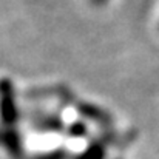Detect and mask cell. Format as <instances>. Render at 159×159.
<instances>
[{
    "label": "cell",
    "mask_w": 159,
    "mask_h": 159,
    "mask_svg": "<svg viewBox=\"0 0 159 159\" xmlns=\"http://www.w3.org/2000/svg\"><path fill=\"white\" fill-rule=\"evenodd\" d=\"M2 141H3V145L5 148L16 158L20 156L22 153V142H20V138L17 134V131L11 127V128H5L3 134H2Z\"/></svg>",
    "instance_id": "obj_2"
},
{
    "label": "cell",
    "mask_w": 159,
    "mask_h": 159,
    "mask_svg": "<svg viewBox=\"0 0 159 159\" xmlns=\"http://www.w3.org/2000/svg\"><path fill=\"white\" fill-rule=\"evenodd\" d=\"M2 93H3V102H2V117H3V122L6 125H11L17 120V116H19V111H17V107L14 102V94H12V88L8 85V80H3V87H2Z\"/></svg>",
    "instance_id": "obj_1"
},
{
    "label": "cell",
    "mask_w": 159,
    "mask_h": 159,
    "mask_svg": "<svg viewBox=\"0 0 159 159\" xmlns=\"http://www.w3.org/2000/svg\"><path fill=\"white\" fill-rule=\"evenodd\" d=\"M79 111L85 116V117H90V119H94L96 122H110L108 120V116L107 113L101 111L99 108L91 105H80L79 107Z\"/></svg>",
    "instance_id": "obj_4"
},
{
    "label": "cell",
    "mask_w": 159,
    "mask_h": 159,
    "mask_svg": "<svg viewBox=\"0 0 159 159\" xmlns=\"http://www.w3.org/2000/svg\"><path fill=\"white\" fill-rule=\"evenodd\" d=\"M105 158V147L101 142L91 144L84 153H80L77 159H104Z\"/></svg>",
    "instance_id": "obj_3"
},
{
    "label": "cell",
    "mask_w": 159,
    "mask_h": 159,
    "mask_svg": "<svg viewBox=\"0 0 159 159\" xmlns=\"http://www.w3.org/2000/svg\"><path fill=\"white\" fill-rule=\"evenodd\" d=\"M93 3H96V5H104V3H107L108 0H91Z\"/></svg>",
    "instance_id": "obj_7"
},
{
    "label": "cell",
    "mask_w": 159,
    "mask_h": 159,
    "mask_svg": "<svg viewBox=\"0 0 159 159\" xmlns=\"http://www.w3.org/2000/svg\"><path fill=\"white\" fill-rule=\"evenodd\" d=\"M65 152L62 150H56V152H48V153H43V155H39V156H34L33 159H65Z\"/></svg>",
    "instance_id": "obj_6"
},
{
    "label": "cell",
    "mask_w": 159,
    "mask_h": 159,
    "mask_svg": "<svg viewBox=\"0 0 159 159\" xmlns=\"http://www.w3.org/2000/svg\"><path fill=\"white\" fill-rule=\"evenodd\" d=\"M85 134H87V127L82 122H76L68 128V136H71V138H82Z\"/></svg>",
    "instance_id": "obj_5"
}]
</instances>
